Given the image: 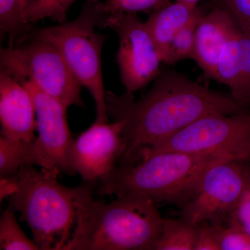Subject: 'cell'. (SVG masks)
I'll return each mask as SVG.
<instances>
[{
	"instance_id": "obj_1",
	"label": "cell",
	"mask_w": 250,
	"mask_h": 250,
	"mask_svg": "<svg viewBox=\"0 0 250 250\" xmlns=\"http://www.w3.org/2000/svg\"><path fill=\"white\" fill-rule=\"evenodd\" d=\"M105 98L108 117L125 123L121 166L134 165L143 153L200 118L248 111L229 93L175 71L161 72L150 90L136 101L133 94L111 91H106Z\"/></svg>"
},
{
	"instance_id": "obj_2",
	"label": "cell",
	"mask_w": 250,
	"mask_h": 250,
	"mask_svg": "<svg viewBox=\"0 0 250 250\" xmlns=\"http://www.w3.org/2000/svg\"><path fill=\"white\" fill-rule=\"evenodd\" d=\"M59 173L22 166L16 174L17 190L9 197L10 205L29 225L39 250H67L93 202L94 184L65 187L57 180Z\"/></svg>"
},
{
	"instance_id": "obj_3",
	"label": "cell",
	"mask_w": 250,
	"mask_h": 250,
	"mask_svg": "<svg viewBox=\"0 0 250 250\" xmlns=\"http://www.w3.org/2000/svg\"><path fill=\"white\" fill-rule=\"evenodd\" d=\"M228 160L239 159L225 154L155 153L138 165L115 166L100 180L97 194L147 199L182 209L198 193L208 169Z\"/></svg>"
},
{
	"instance_id": "obj_4",
	"label": "cell",
	"mask_w": 250,
	"mask_h": 250,
	"mask_svg": "<svg viewBox=\"0 0 250 250\" xmlns=\"http://www.w3.org/2000/svg\"><path fill=\"white\" fill-rule=\"evenodd\" d=\"M164 218L152 200L93 202L67 250H155Z\"/></svg>"
},
{
	"instance_id": "obj_5",
	"label": "cell",
	"mask_w": 250,
	"mask_h": 250,
	"mask_svg": "<svg viewBox=\"0 0 250 250\" xmlns=\"http://www.w3.org/2000/svg\"><path fill=\"white\" fill-rule=\"evenodd\" d=\"M108 16L105 4L100 0H87L80 16L73 21L32 29L21 42L45 41L59 49L74 75L93 97L99 123L108 121L102 70V52L106 36L96 32L95 28H106Z\"/></svg>"
},
{
	"instance_id": "obj_6",
	"label": "cell",
	"mask_w": 250,
	"mask_h": 250,
	"mask_svg": "<svg viewBox=\"0 0 250 250\" xmlns=\"http://www.w3.org/2000/svg\"><path fill=\"white\" fill-rule=\"evenodd\" d=\"M1 69L19 81H30L65 105L84 107L82 85L57 47L45 41L30 40L1 47Z\"/></svg>"
},
{
	"instance_id": "obj_7",
	"label": "cell",
	"mask_w": 250,
	"mask_h": 250,
	"mask_svg": "<svg viewBox=\"0 0 250 250\" xmlns=\"http://www.w3.org/2000/svg\"><path fill=\"white\" fill-rule=\"evenodd\" d=\"M163 152L225 154L239 160H248L250 112L208 115L200 118L143 153L141 159Z\"/></svg>"
},
{
	"instance_id": "obj_8",
	"label": "cell",
	"mask_w": 250,
	"mask_h": 250,
	"mask_svg": "<svg viewBox=\"0 0 250 250\" xmlns=\"http://www.w3.org/2000/svg\"><path fill=\"white\" fill-rule=\"evenodd\" d=\"M106 28L119 39L116 59L125 93L133 94L155 80L161 73L162 57L146 22L137 14H109Z\"/></svg>"
},
{
	"instance_id": "obj_9",
	"label": "cell",
	"mask_w": 250,
	"mask_h": 250,
	"mask_svg": "<svg viewBox=\"0 0 250 250\" xmlns=\"http://www.w3.org/2000/svg\"><path fill=\"white\" fill-rule=\"evenodd\" d=\"M244 161L228 160L212 166L206 172L198 193L180 209L179 216L195 225L226 223L250 182Z\"/></svg>"
},
{
	"instance_id": "obj_10",
	"label": "cell",
	"mask_w": 250,
	"mask_h": 250,
	"mask_svg": "<svg viewBox=\"0 0 250 250\" xmlns=\"http://www.w3.org/2000/svg\"><path fill=\"white\" fill-rule=\"evenodd\" d=\"M22 83L30 93L36 110L38 137L31 147L32 164L72 175L70 163L73 139L67 122V108L41 91L30 81Z\"/></svg>"
},
{
	"instance_id": "obj_11",
	"label": "cell",
	"mask_w": 250,
	"mask_h": 250,
	"mask_svg": "<svg viewBox=\"0 0 250 250\" xmlns=\"http://www.w3.org/2000/svg\"><path fill=\"white\" fill-rule=\"evenodd\" d=\"M123 121L94 123L73 139L70 150L72 170L84 182L94 184L107 176L119 160L124 146Z\"/></svg>"
},
{
	"instance_id": "obj_12",
	"label": "cell",
	"mask_w": 250,
	"mask_h": 250,
	"mask_svg": "<svg viewBox=\"0 0 250 250\" xmlns=\"http://www.w3.org/2000/svg\"><path fill=\"white\" fill-rule=\"evenodd\" d=\"M1 136L11 141L33 143L37 129L34 100L27 88L1 69L0 71Z\"/></svg>"
},
{
	"instance_id": "obj_13",
	"label": "cell",
	"mask_w": 250,
	"mask_h": 250,
	"mask_svg": "<svg viewBox=\"0 0 250 250\" xmlns=\"http://www.w3.org/2000/svg\"><path fill=\"white\" fill-rule=\"evenodd\" d=\"M239 30L231 14L223 6L202 14L195 32L192 59L206 77L215 80L220 56L229 41Z\"/></svg>"
},
{
	"instance_id": "obj_14",
	"label": "cell",
	"mask_w": 250,
	"mask_h": 250,
	"mask_svg": "<svg viewBox=\"0 0 250 250\" xmlns=\"http://www.w3.org/2000/svg\"><path fill=\"white\" fill-rule=\"evenodd\" d=\"M226 85L238 103L250 104V33L238 31L219 59L215 80Z\"/></svg>"
},
{
	"instance_id": "obj_15",
	"label": "cell",
	"mask_w": 250,
	"mask_h": 250,
	"mask_svg": "<svg viewBox=\"0 0 250 250\" xmlns=\"http://www.w3.org/2000/svg\"><path fill=\"white\" fill-rule=\"evenodd\" d=\"M197 9V5L175 1L154 10L149 15L146 24L162 60L174 36L191 21Z\"/></svg>"
},
{
	"instance_id": "obj_16",
	"label": "cell",
	"mask_w": 250,
	"mask_h": 250,
	"mask_svg": "<svg viewBox=\"0 0 250 250\" xmlns=\"http://www.w3.org/2000/svg\"><path fill=\"white\" fill-rule=\"evenodd\" d=\"M198 225L185 219L164 218L162 231L155 250H194Z\"/></svg>"
},
{
	"instance_id": "obj_17",
	"label": "cell",
	"mask_w": 250,
	"mask_h": 250,
	"mask_svg": "<svg viewBox=\"0 0 250 250\" xmlns=\"http://www.w3.org/2000/svg\"><path fill=\"white\" fill-rule=\"evenodd\" d=\"M23 16L22 0H0V35L7 37L9 46L21 43L32 29Z\"/></svg>"
},
{
	"instance_id": "obj_18",
	"label": "cell",
	"mask_w": 250,
	"mask_h": 250,
	"mask_svg": "<svg viewBox=\"0 0 250 250\" xmlns=\"http://www.w3.org/2000/svg\"><path fill=\"white\" fill-rule=\"evenodd\" d=\"M33 142V143H34ZM33 143L18 142L0 137V177L17 173L24 166H33L31 147Z\"/></svg>"
},
{
	"instance_id": "obj_19",
	"label": "cell",
	"mask_w": 250,
	"mask_h": 250,
	"mask_svg": "<svg viewBox=\"0 0 250 250\" xmlns=\"http://www.w3.org/2000/svg\"><path fill=\"white\" fill-rule=\"evenodd\" d=\"M76 0H22L23 16L29 24L44 19L65 22L70 6Z\"/></svg>"
},
{
	"instance_id": "obj_20",
	"label": "cell",
	"mask_w": 250,
	"mask_h": 250,
	"mask_svg": "<svg viewBox=\"0 0 250 250\" xmlns=\"http://www.w3.org/2000/svg\"><path fill=\"white\" fill-rule=\"evenodd\" d=\"M204 13L200 8L191 21L174 36L163 57V62L172 65L185 59H192L197 24Z\"/></svg>"
},
{
	"instance_id": "obj_21",
	"label": "cell",
	"mask_w": 250,
	"mask_h": 250,
	"mask_svg": "<svg viewBox=\"0 0 250 250\" xmlns=\"http://www.w3.org/2000/svg\"><path fill=\"white\" fill-rule=\"evenodd\" d=\"M14 208L9 205L0 218V250H38L39 247L23 232L17 223Z\"/></svg>"
},
{
	"instance_id": "obj_22",
	"label": "cell",
	"mask_w": 250,
	"mask_h": 250,
	"mask_svg": "<svg viewBox=\"0 0 250 250\" xmlns=\"http://www.w3.org/2000/svg\"><path fill=\"white\" fill-rule=\"evenodd\" d=\"M170 0H107L105 3L108 14H135L152 12L170 2Z\"/></svg>"
},
{
	"instance_id": "obj_23",
	"label": "cell",
	"mask_w": 250,
	"mask_h": 250,
	"mask_svg": "<svg viewBox=\"0 0 250 250\" xmlns=\"http://www.w3.org/2000/svg\"><path fill=\"white\" fill-rule=\"evenodd\" d=\"M211 225L220 250H250L249 235L225 224Z\"/></svg>"
},
{
	"instance_id": "obj_24",
	"label": "cell",
	"mask_w": 250,
	"mask_h": 250,
	"mask_svg": "<svg viewBox=\"0 0 250 250\" xmlns=\"http://www.w3.org/2000/svg\"><path fill=\"white\" fill-rule=\"evenodd\" d=\"M225 225L241 230L250 236V179Z\"/></svg>"
},
{
	"instance_id": "obj_25",
	"label": "cell",
	"mask_w": 250,
	"mask_h": 250,
	"mask_svg": "<svg viewBox=\"0 0 250 250\" xmlns=\"http://www.w3.org/2000/svg\"><path fill=\"white\" fill-rule=\"evenodd\" d=\"M237 26L243 32L250 33V0H222Z\"/></svg>"
},
{
	"instance_id": "obj_26",
	"label": "cell",
	"mask_w": 250,
	"mask_h": 250,
	"mask_svg": "<svg viewBox=\"0 0 250 250\" xmlns=\"http://www.w3.org/2000/svg\"><path fill=\"white\" fill-rule=\"evenodd\" d=\"M194 250H220L213 226L205 222L198 225Z\"/></svg>"
},
{
	"instance_id": "obj_27",
	"label": "cell",
	"mask_w": 250,
	"mask_h": 250,
	"mask_svg": "<svg viewBox=\"0 0 250 250\" xmlns=\"http://www.w3.org/2000/svg\"><path fill=\"white\" fill-rule=\"evenodd\" d=\"M18 183L16 174L0 179V201L11 197L17 190Z\"/></svg>"
},
{
	"instance_id": "obj_28",
	"label": "cell",
	"mask_w": 250,
	"mask_h": 250,
	"mask_svg": "<svg viewBox=\"0 0 250 250\" xmlns=\"http://www.w3.org/2000/svg\"><path fill=\"white\" fill-rule=\"evenodd\" d=\"M175 1H182V2L188 3V4L197 5L200 0H175Z\"/></svg>"
}]
</instances>
